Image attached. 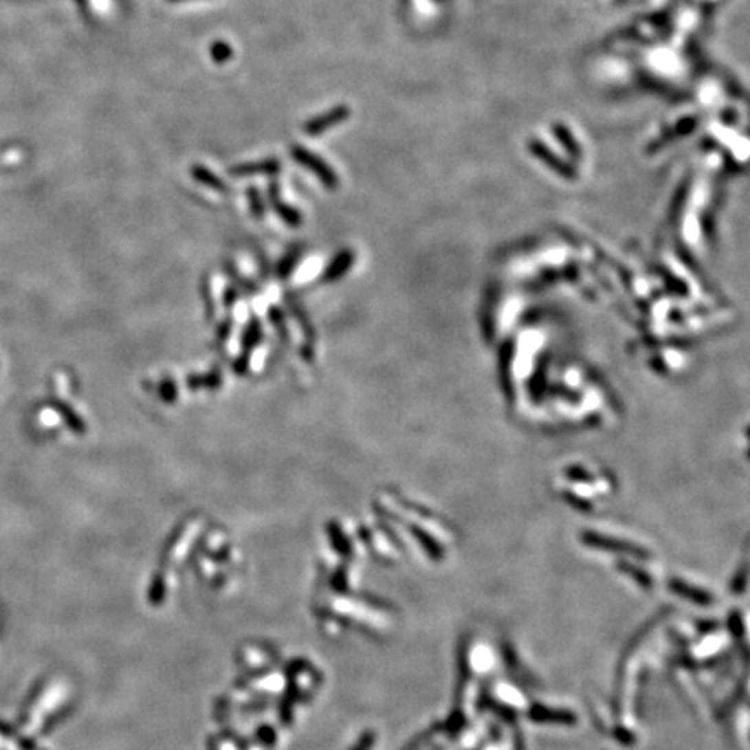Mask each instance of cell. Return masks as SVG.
<instances>
[{
  "instance_id": "obj_1",
  "label": "cell",
  "mask_w": 750,
  "mask_h": 750,
  "mask_svg": "<svg viewBox=\"0 0 750 750\" xmlns=\"http://www.w3.org/2000/svg\"><path fill=\"white\" fill-rule=\"evenodd\" d=\"M290 155H292V158L297 162V164H300L302 167L309 168L313 174H316V176L320 177V181H322V183L325 184L327 188H337V186H339V179H337V174L333 173L332 168L329 167V164H327V162H323L322 158L316 157L313 151H309V150H306V148L296 144V146L290 148Z\"/></svg>"
},
{
  "instance_id": "obj_2",
  "label": "cell",
  "mask_w": 750,
  "mask_h": 750,
  "mask_svg": "<svg viewBox=\"0 0 750 750\" xmlns=\"http://www.w3.org/2000/svg\"><path fill=\"white\" fill-rule=\"evenodd\" d=\"M349 115H351V108L346 107V104H339V107L332 108L327 113L318 115V117L306 122L302 125V131L308 135H320L323 132L330 131L332 127H335V125L342 124L344 120H348Z\"/></svg>"
},
{
  "instance_id": "obj_3",
  "label": "cell",
  "mask_w": 750,
  "mask_h": 750,
  "mask_svg": "<svg viewBox=\"0 0 750 750\" xmlns=\"http://www.w3.org/2000/svg\"><path fill=\"white\" fill-rule=\"evenodd\" d=\"M282 164L280 160L275 158H267V160L254 162V164H242L236 165L230 170L233 176H250V174H276L280 173Z\"/></svg>"
},
{
  "instance_id": "obj_4",
  "label": "cell",
  "mask_w": 750,
  "mask_h": 750,
  "mask_svg": "<svg viewBox=\"0 0 750 750\" xmlns=\"http://www.w3.org/2000/svg\"><path fill=\"white\" fill-rule=\"evenodd\" d=\"M191 176H193L198 183L214 188V190H219V191L228 190L226 184H224L223 181L216 176V174L207 170V168L201 167V165H193V167H191Z\"/></svg>"
},
{
  "instance_id": "obj_5",
  "label": "cell",
  "mask_w": 750,
  "mask_h": 750,
  "mask_svg": "<svg viewBox=\"0 0 750 750\" xmlns=\"http://www.w3.org/2000/svg\"><path fill=\"white\" fill-rule=\"evenodd\" d=\"M56 408H58L59 414L63 415L65 422L70 426V429L75 432V434H84V432H85V422L82 421V419L78 417L77 414H75V410L71 408V406H68L66 403H63V401H56Z\"/></svg>"
},
{
  "instance_id": "obj_6",
  "label": "cell",
  "mask_w": 750,
  "mask_h": 750,
  "mask_svg": "<svg viewBox=\"0 0 750 750\" xmlns=\"http://www.w3.org/2000/svg\"><path fill=\"white\" fill-rule=\"evenodd\" d=\"M210 56H212V59L216 63H219V65H223V63H228L231 58H233V49H231L230 44H226V42H214L212 47H210Z\"/></svg>"
},
{
  "instance_id": "obj_7",
  "label": "cell",
  "mask_w": 750,
  "mask_h": 750,
  "mask_svg": "<svg viewBox=\"0 0 750 750\" xmlns=\"http://www.w3.org/2000/svg\"><path fill=\"white\" fill-rule=\"evenodd\" d=\"M249 197H250V200H252V203H254V210H256V214H261V207H259V197H257V190H256V188H252V190H249Z\"/></svg>"
},
{
  "instance_id": "obj_8",
  "label": "cell",
  "mask_w": 750,
  "mask_h": 750,
  "mask_svg": "<svg viewBox=\"0 0 750 750\" xmlns=\"http://www.w3.org/2000/svg\"><path fill=\"white\" fill-rule=\"evenodd\" d=\"M168 2H183V0H168Z\"/></svg>"
}]
</instances>
